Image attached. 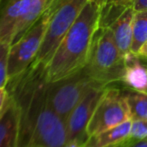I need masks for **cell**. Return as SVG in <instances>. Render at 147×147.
<instances>
[{"instance_id":"6da1fadb","label":"cell","mask_w":147,"mask_h":147,"mask_svg":"<svg viewBox=\"0 0 147 147\" xmlns=\"http://www.w3.org/2000/svg\"><path fill=\"white\" fill-rule=\"evenodd\" d=\"M48 82L46 66L33 62L6 84L19 108L18 147H64L68 141L66 121L49 104Z\"/></svg>"},{"instance_id":"7a4b0ae2","label":"cell","mask_w":147,"mask_h":147,"mask_svg":"<svg viewBox=\"0 0 147 147\" xmlns=\"http://www.w3.org/2000/svg\"><path fill=\"white\" fill-rule=\"evenodd\" d=\"M99 19L100 8L88 1L46 65L49 82L71 76L85 67L95 33L99 29Z\"/></svg>"},{"instance_id":"3957f363","label":"cell","mask_w":147,"mask_h":147,"mask_svg":"<svg viewBox=\"0 0 147 147\" xmlns=\"http://www.w3.org/2000/svg\"><path fill=\"white\" fill-rule=\"evenodd\" d=\"M83 69L93 80L105 86L122 80L125 58L120 53L109 27L96 31L87 64Z\"/></svg>"},{"instance_id":"277c9868","label":"cell","mask_w":147,"mask_h":147,"mask_svg":"<svg viewBox=\"0 0 147 147\" xmlns=\"http://www.w3.org/2000/svg\"><path fill=\"white\" fill-rule=\"evenodd\" d=\"M88 0H53L46 9L47 28L42 46L34 62L46 66Z\"/></svg>"},{"instance_id":"5b68a950","label":"cell","mask_w":147,"mask_h":147,"mask_svg":"<svg viewBox=\"0 0 147 147\" xmlns=\"http://www.w3.org/2000/svg\"><path fill=\"white\" fill-rule=\"evenodd\" d=\"M97 85L102 84L93 80L84 69L63 79L48 82L47 96L49 104L53 110L66 121L84 95Z\"/></svg>"},{"instance_id":"8992f818","label":"cell","mask_w":147,"mask_h":147,"mask_svg":"<svg viewBox=\"0 0 147 147\" xmlns=\"http://www.w3.org/2000/svg\"><path fill=\"white\" fill-rule=\"evenodd\" d=\"M47 28L44 12L39 20L18 40L10 45L8 54V80L23 73L35 61L42 46Z\"/></svg>"},{"instance_id":"52a82bcc","label":"cell","mask_w":147,"mask_h":147,"mask_svg":"<svg viewBox=\"0 0 147 147\" xmlns=\"http://www.w3.org/2000/svg\"><path fill=\"white\" fill-rule=\"evenodd\" d=\"M131 119L130 109L122 90L109 85L105 88L86 129L87 136L94 135Z\"/></svg>"},{"instance_id":"ba28073f","label":"cell","mask_w":147,"mask_h":147,"mask_svg":"<svg viewBox=\"0 0 147 147\" xmlns=\"http://www.w3.org/2000/svg\"><path fill=\"white\" fill-rule=\"evenodd\" d=\"M106 87L107 86L102 85L92 87L74 107L66 120L68 140L79 139L86 142V140L88 139L86 129L89 121Z\"/></svg>"},{"instance_id":"9c48e42d","label":"cell","mask_w":147,"mask_h":147,"mask_svg":"<svg viewBox=\"0 0 147 147\" xmlns=\"http://www.w3.org/2000/svg\"><path fill=\"white\" fill-rule=\"evenodd\" d=\"M19 108L14 97L8 92L5 106L0 112V147H18Z\"/></svg>"},{"instance_id":"30bf717a","label":"cell","mask_w":147,"mask_h":147,"mask_svg":"<svg viewBox=\"0 0 147 147\" xmlns=\"http://www.w3.org/2000/svg\"><path fill=\"white\" fill-rule=\"evenodd\" d=\"M23 8V0H2L0 3V43L11 45Z\"/></svg>"},{"instance_id":"8fae6325","label":"cell","mask_w":147,"mask_h":147,"mask_svg":"<svg viewBox=\"0 0 147 147\" xmlns=\"http://www.w3.org/2000/svg\"><path fill=\"white\" fill-rule=\"evenodd\" d=\"M135 10L133 6L126 8L122 14L110 25L113 37L120 53L125 58L130 54L133 39V17Z\"/></svg>"},{"instance_id":"7c38bea8","label":"cell","mask_w":147,"mask_h":147,"mask_svg":"<svg viewBox=\"0 0 147 147\" xmlns=\"http://www.w3.org/2000/svg\"><path fill=\"white\" fill-rule=\"evenodd\" d=\"M132 120L120 123L112 128L88 137L84 147H115L124 145L129 138Z\"/></svg>"},{"instance_id":"4fadbf2b","label":"cell","mask_w":147,"mask_h":147,"mask_svg":"<svg viewBox=\"0 0 147 147\" xmlns=\"http://www.w3.org/2000/svg\"><path fill=\"white\" fill-rule=\"evenodd\" d=\"M121 82L128 88L147 91V66L142 64L134 53L125 57V72Z\"/></svg>"},{"instance_id":"5bb4252c","label":"cell","mask_w":147,"mask_h":147,"mask_svg":"<svg viewBox=\"0 0 147 147\" xmlns=\"http://www.w3.org/2000/svg\"><path fill=\"white\" fill-rule=\"evenodd\" d=\"M132 120H147V91L126 88L122 90Z\"/></svg>"},{"instance_id":"9a60e30c","label":"cell","mask_w":147,"mask_h":147,"mask_svg":"<svg viewBox=\"0 0 147 147\" xmlns=\"http://www.w3.org/2000/svg\"><path fill=\"white\" fill-rule=\"evenodd\" d=\"M147 41V10L135 11L133 17V39L131 52L136 54Z\"/></svg>"},{"instance_id":"2e32d148","label":"cell","mask_w":147,"mask_h":147,"mask_svg":"<svg viewBox=\"0 0 147 147\" xmlns=\"http://www.w3.org/2000/svg\"><path fill=\"white\" fill-rule=\"evenodd\" d=\"M10 45L0 43V88L8 82V54Z\"/></svg>"},{"instance_id":"e0dca14e","label":"cell","mask_w":147,"mask_h":147,"mask_svg":"<svg viewBox=\"0 0 147 147\" xmlns=\"http://www.w3.org/2000/svg\"><path fill=\"white\" fill-rule=\"evenodd\" d=\"M147 138V120H132L129 138L127 141Z\"/></svg>"},{"instance_id":"ac0fdd59","label":"cell","mask_w":147,"mask_h":147,"mask_svg":"<svg viewBox=\"0 0 147 147\" xmlns=\"http://www.w3.org/2000/svg\"><path fill=\"white\" fill-rule=\"evenodd\" d=\"M134 2L135 0H109L107 4L116 6V7L122 8V9H126L130 6H133Z\"/></svg>"},{"instance_id":"d6986e66","label":"cell","mask_w":147,"mask_h":147,"mask_svg":"<svg viewBox=\"0 0 147 147\" xmlns=\"http://www.w3.org/2000/svg\"><path fill=\"white\" fill-rule=\"evenodd\" d=\"M123 146L124 147H147V138L127 141Z\"/></svg>"},{"instance_id":"ffe728a7","label":"cell","mask_w":147,"mask_h":147,"mask_svg":"<svg viewBox=\"0 0 147 147\" xmlns=\"http://www.w3.org/2000/svg\"><path fill=\"white\" fill-rule=\"evenodd\" d=\"M8 98V89L6 86L0 88V112L5 106V103Z\"/></svg>"},{"instance_id":"44dd1931","label":"cell","mask_w":147,"mask_h":147,"mask_svg":"<svg viewBox=\"0 0 147 147\" xmlns=\"http://www.w3.org/2000/svg\"><path fill=\"white\" fill-rule=\"evenodd\" d=\"M133 8L135 11L147 10V0H135L133 3Z\"/></svg>"},{"instance_id":"7402d4cb","label":"cell","mask_w":147,"mask_h":147,"mask_svg":"<svg viewBox=\"0 0 147 147\" xmlns=\"http://www.w3.org/2000/svg\"><path fill=\"white\" fill-rule=\"evenodd\" d=\"M136 55H137V56L139 57L140 59L147 60V41H146L145 43H144L143 45H142L141 48L139 49V51L136 53Z\"/></svg>"},{"instance_id":"603a6c76","label":"cell","mask_w":147,"mask_h":147,"mask_svg":"<svg viewBox=\"0 0 147 147\" xmlns=\"http://www.w3.org/2000/svg\"><path fill=\"white\" fill-rule=\"evenodd\" d=\"M88 1L93 2V3H95L97 6H98L99 8H100V10H101L103 7H104L105 5H106L107 3H108L109 0H88Z\"/></svg>"},{"instance_id":"cb8c5ba5","label":"cell","mask_w":147,"mask_h":147,"mask_svg":"<svg viewBox=\"0 0 147 147\" xmlns=\"http://www.w3.org/2000/svg\"><path fill=\"white\" fill-rule=\"evenodd\" d=\"M45 1L47 2V4H48V5H50V4H51V2H52L53 0H45Z\"/></svg>"},{"instance_id":"d4e9b609","label":"cell","mask_w":147,"mask_h":147,"mask_svg":"<svg viewBox=\"0 0 147 147\" xmlns=\"http://www.w3.org/2000/svg\"><path fill=\"white\" fill-rule=\"evenodd\" d=\"M115 147H124L123 145H120V146H115Z\"/></svg>"},{"instance_id":"484cf974","label":"cell","mask_w":147,"mask_h":147,"mask_svg":"<svg viewBox=\"0 0 147 147\" xmlns=\"http://www.w3.org/2000/svg\"><path fill=\"white\" fill-rule=\"evenodd\" d=\"M1 1H2V0H0V3H1Z\"/></svg>"}]
</instances>
